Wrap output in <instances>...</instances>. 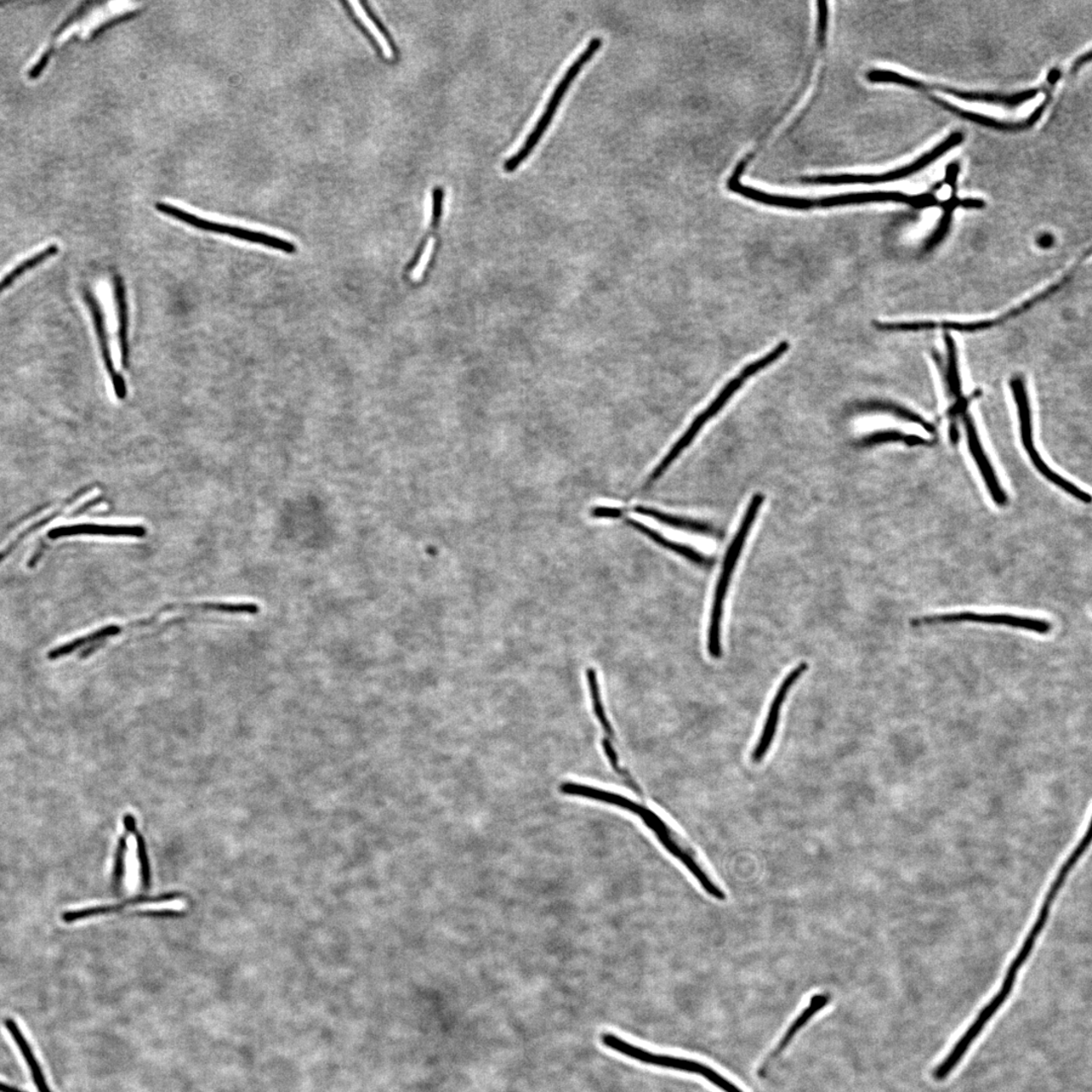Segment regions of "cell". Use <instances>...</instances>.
I'll return each mask as SVG.
<instances>
[{
	"instance_id": "26",
	"label": "cell",
	"mask_w": 1092,
	"mask_h": 1092,
	"mask_svg": "<svg viewBox=\"0 0 1092 1092\" xmlns=\"http://www.w3.org/2000/svg\"><path fill=\"white\" fill-rule=\"evenodd\" d=\"M946 344L948 349V372L947 383L949 391L956 397V401L963 399L962 391H961V382L959 378L957 351L954 340L949 335H946Z\"/></svg>"
},
{
	"instance_id": "24",
	"label": "cell",
	"mask_w": 1092,
	"mask_h": 1092,
	"mask_svg": "<svg viewBox=\"0 0 1092 1092\" xmlns=\"http://www.w3.org/2000/svg\"><path fill=\"white\" fill-rule=\"evenodd\" d=\"M860 409L864 410V411L889 412L893 415H895V416L897 417L902 418L904 420H907L909 421V422L919 424V426H921V428H924L926 431L930 432V434H935L936 432L935 426H932L931 423L926 422V421L921 418L920 416H919L918 414L909 411V410L906 408L895 405V403H884V402H871V403H864V405H861Z\"/></svg>"
},
{
	"instance_id": "3",
	"label": "cell",
	"mask_w": 1092,
	"mask_h": 1092,
	"mask_svg": "<svg viewBox=\"0 0 1092 1092\" xmlns=\"http://www.w3.org/2000/svg\"><path fill=\"white\" fill-rule=\"evenodd\" d=\"M789 349L790 344L787 341H782V343H779L775 349L769 352V354H767L764 357L760 358L758 361L750 362L749 366L744 367L743 371L739 373L737 377L733 378L731 382L725 386L724 390L719 392V395L715 397V400L711 403L703 412L699 414L695 419H694L689 428L684 432V434L681 436L680 440L675 443L674 446L670 449L667 455H665V457L661 460V463H659L656 466L655 470L652 471V474L647 477V480L645 482V490L651 488L653 483H655L659 477L665 473V470L672 465L675 460L680 457L682 452H684L687 447L690 446L699 432H701L703 428V426L707 424L711 418H713L716 414L720 412V410L724 408L726 405V403L731 400V397L735 395L739 389H741V386L746 383L748 379L758 373L761 371V369L771 366L773 362L777 361L779 358H781L785 354H786Z\"/></svg>"
},
{
	"instance_id": "13",
	"label": "cell",
	"mask_w": 1092,
	"mask_h": 1092,
	"mask_svg": "<svg viewBox=\"0 0 1092 1092\" xmlns=\"http://www.w3.org/2000/svg\"><path fill=\"white\" fill-rule=\"evenodd\" d=\"M807 669H809V664L805 662L800 663L798 667L794 668L792 672L785 676L781 685L779 686L778 691L772 701L770 709L767 711L763 731H761L759 741L756 743L753 750L752 756H750L754 763H761L767 752H769L774 738H775L776 736L783 705L785 701H786L790 690L792 689V687L796 684V682H798L800 676L806 672Z\"/></svg>"
},
{
	"instance_id": "2",
	"label": "cell",
	"mask_w": 1092,
	"mask_h": 1092,
	"mask_svg": "<svg viewBox=\"0 0 1092 1092\" xmlns=\"http://www.w3.org/2000/svg\"><path fill=\"white\" fill-rule=\"evenodd\" d=\"M618 809L627 810L640 819L642 823L655 835L664 849L678 860L682 866L697 880L701 889L714 900L724 901L726 895L699 858L697 852L669 826V823L648 807L637 804L625 796L619 795L616 802Z\"/></svg>"
},
{
	"instance_id": "10",
	"label": "cell",
	"mask_w": 1092,
	"mask_h": 1092,
	"mask_svg": "<svg viewBox=\"0 0 1092 1092\" xmlns=\"http://www.w3.org/2000/svg\"><path fill=\"white\" fill-rule=\"evenodd\" d=\"M1010 385L1012 391H1014L1017 409H1019L1022 443L1023 446H1025L1026 451L1029 455V458H1031L1033 464L1039 470L1040 473L1045 476L1046 479L1053 482L1055 485L1060 487L1068 494H1072L1073 497L1082 500V502L1089 504L1091 500L1090 494L1080 490V488L1073 485L1072 482L1063 479L1062 476L1054 473V471L1044 463V460L1040 458L1036 448L1034 446L1031 410H1029L1025 385H1023L1022 380L1020 378L1012 379Z\"/></svg>"
},
{
	"instance_id": "36",
	"label": "cell",
	"mask_w": 1092,
	"mask_h": 1092,
	"mask_svg": "<svg viewBox=\"0 0 1092 1092\" xmlns=\"http://www.w3.org/2000/svg\"><path fill=\"white\" fill-rule=\"evenodd\" d=\"M1038 243L1040 247H1050L1053 243V237L1049 234L1042 235L1039 238Z\"/></svg>"
},
{
	"instance_id": "15",
	"label": "cell",
	"mask_w": 1092,
	"mask_h": 1092,
	"mask_svg": "<svg viewBox=\"0 0 1092 1092\" xmlns=\"http://www.w3.org/2000/svg\"><path fill=\"white\" fill-rule=\"evenodd\" d=\"M830 999H832V998H830L828 993H818L813 995L809 1005H807L806 1008L800 1012L798 1016L796 1017L795 1021L789 1026L786 1033H785L781 1040H779L775 1048H774L771 1051V1053L766 1058L763 1065L760 1067V1077H765L767 1071H769V1067L772 1063L780 1057L784 1050L787 1048L790 1043H792L796 1034L801 1031V1028H804L807 1023L811 1021L813 1016H816L819 1011L826 1008V1006L829 1004Z\"/></svg>"
},
{
	"instance_id": "35",
	"label": "cell",
	"mask_w": 1092,
	"mask_h": 1092,
	"mask_svg": "<svg viewBox=\"0 0 1092 1092\" xmlns=\"http://www.w3.org/2000/svg\"><path fill=\"white\" fill-rule=\"evenodd\" d=\"M1090 60H1091V51H1089L1088 53H1086L1085 55H1083L1082 57H1079V58L1077 61H1075V64L1072 66V72L1077 71L1080 67L1083 66L1085 64H1088V62H1089Z\"/></svg>"
},
{
	"instance_id": "1",
	"label": "cell",
	"mask_w": 1092,
	"mask_h": 1092,
	"mask_svg": "<svg viewBox=\"0 0 1092 1092\" xmlns=\"http://www.w3.org/2000/svg\"><path fill=\"white\" fill-rule=\"evenodd\" d=\"M727 187L728 190L748 198V200L763 203L766 204V206L798 210L828 209L854 206V204L890 202L908 204L910 207L919 209L924 203V198L920 195L908 196L906 195V193L898 191L852 192L843 193V195L840 193V195L817 198H806L773 195V193L760 191L758 189H755V187L743 185L741 180L738 179H728Z\"/></svg>"
},
{
	"instance_id": "28",
	"label": "cell",
	"mask_w": 1092,
	"mask_h": 1092,
	"mask_svg": "<svg viewBox=\"0 0 1092 1092\" xmlns=\"http://www.w3.org/2000/svg\"><path fill=\"white\" fill-rule=\"evenodd\" d=\"M62 513H64V510L56 511L54 512L53 514L45 517V519L38 521L37 523H35V525H33L30 527L27 528L25 531H22L20 534V536L14 540V542H11L9 544L8 548H5L3 550L0 551V561H3L5 559V557H7L11 553H13V551L16 549V546H19L21 543L24 542V540L28 536H30V534L37 531L38 529L44 527V525L54 520L56 517H58Z\"/></svg>"
},
{
	"instance_id": "21",
	"label": "cell",
	"mask_w": 1092,
	"mask_h": 1092,
	"mask_svg": "<svg viewBox=\"0 0 1092 1092\" xmlns=\"http://www.w3.org/2000/svg\"><path fill=\"white\" fill-rule=\"evenodd\" d=\"M4 1026L8 1028L16 1046H19L21 1053L24 1057L28 1069H30L33 1083H35L39 1092H52L49 1089L47 1083H46L42 1068L39 1066L37 1058L33 1054L24 1034L21 1033L18 1023L13 1019H7L4 1021Z\"/></svg>"
},
{
	"instance_id": "14",
	"label": "cell",
	"mask_w": 1092,
	"mask_h": 1092,
	"mask_svg": "<svg viewBox=\"0 0 1092 1092\" xmlns=\"http://www.w3.org/2000/svg\"><path fill=\"white\" fill-rule=\"evenodd\" d=\"M84 300L87 301L93 320L96 334H98L99 343L100 346L102 358H104L105 366L107 373H109L113 390H115L118 399L124 400L127 396V386L124 378L117 372L115 364H113L109 338H107L106 327L105 323L104 312H102L99 300H96L94 294L85 289Z\"/></svg>"
},
{
	"instance_id": "18",
	"label": "cell",
	"mask_w": 1092,
	"mask_h": 1092,
	"mask_svg": "<svg viewBox=\"0 0 1092 1092\" xmlns=\"http://www.w3.org/2000/svg\"><path fill=\"white\" fill-rule=\"evenodd\" d=\"M963 415L969 449L972 455H974L978 468L981 471L984 482H986L994 502L998 506H1005L1008 503V497H1006L1005 493L1001 488L997 475L994 474L992 466L983 451L974 421H972L968 414L965 413Z\"/></svg>"
},
{
	"instance_id": "32",
	"label": "cell",
	"mask_w": 1092,
	"mask_h": 1092,
	"mask_svg": "<svg viewBox=\"0 0 1092 1092\" xmlns=\"http://www.w3.org/2000/svg\"><path fill=\"white\" fill-rule=\"evenodd\" d=\"M136 844H138V858H139V863L141 864L142 874H143L144 884L145 886H148V884H149V878H150L149 864H148L147 854H146L143 840H142L141 837H138V839H136Z\"/></svg>"
},
{
	"instance_id": "6",
	"label": "cell",
	"mask_w": 1092,
	"mask_h": 1092,
	"mask_svg": "<svg viewBox=\"0 0 1092 1092\" xmlns=\"http://www.w3.org/2000/svg\"><path fill=\"white\" fill-rule=\"evenodd\" d=\"M602 1043L607 1048L617 1052L631 1059L645 1063L647 1065L657 1067L673 1069V1071L701 1075L703 1078L708 1080L709 1083L718 1086L719 1089L725 1092H743L737 1086L727 1080L721 1074L716 1072L714 1069L707 1065H702L701 1062L686 1059L669 1055L653 1054L652 1052L640 1048L628 1042V1040L620 1039L611 1033L602 1034Z\"/></svg>"
},
{
	"instance_id": "11",
	"label": "cell",
	"mask_w": 1092,
	"mask_h": 1092,
	"mask_svg": "<svg viewBox=\"0 0 1092 1092\" xmlns=\"http://www.w3.org/2000/svg\"><path fill=\"white\" fill-rule=\"evenodd\" d=\"M960 622L999 625V627L1029 630L1040 635L1048 634L1052 629L1051 623L1043 619L1020 617L1010 616V614H983L975 612L949 613L941 614V616L914 618L910 622V625L913 628H920L928 627V625Z\"/></svg>"
},
{
	"instance_id": "27",
	"label": "cell",
	"mask_w": 1092,
	"mask_h": 1092,
	"mask_svg": "<svg viewBox=\"0 0 1092 1092\" xmlns=\"http://www.w3.org/2000/svg\"><path fill=\"white\" fill-rule=\"evenodd\" d=\"M587 680H588L589 689L591 692L592 702H593L595 715L597 716V719H598L603 727V730H604V731L607 733V736L613 737L612 727L610 724V721H608L607 716L605 714L604 707H603V703H602L601 695H600V688L598 684V680H597V675L594 669L589 668L587 670Z\"/></svg>"
},
{
	"instance_id": "17",
	"label": "cell",
	"mask_w": 1092,
	"mask_h": 1092,
	"mask_svg": "<svg viewBox=\"0 0 1092 1092\" xmlns=\"http://www.w3.org/2000/svg\"><path fill=\"white\" fill-rule=\"evenodd\" d=\"M934 100L937 105L943 107V109L949 111V112H952L953 115L958 116L961 118L967 119V121H970L972 123L980 124V126H983V127L992 128V129H995L998 130H1004V132H1017V130H1027L1028 128L1033 127L1034 124L1039 121V118L1042 117L1046 106L1049 105V102L1051 100V96L1050 95L1046 96V100L1043 102V104L1040 105L1038 107V109L1034 111L1031 116L1028 117V118L1022 122L998 121V119L997 118L984 116V115H981V113H977L974 112L959 109V107L955 106L951 104H949V102L943 101L942 100L934 99Z\"/></svg>"
},
{
	"instance_id": "16",
	"label": "cell",
	"mask_w": 1092,
	"mask_h": 1092,
	"mask_svg": "<svg viewBox=\"0 0 1092 1092\" xmlns=\"http://www.w3.org/2000/svg\"><path fill=\"white\" fill-rule=\"evenodd\" d=\"M146 533L147 529L142 525H104L83 523V525L51 529L48 537L53 540L78 536L142 538L146 536Z\"/></svg>"
},
{
	"instance_id": "19",
	"label": "cell",
	"mask_w": 1092,
	"mask_h": 1092,
	"mask_svg": "<svg viewBox=\"0 0 1092 1092\" xmlns=\"http://www.w3.org/2000/svg\"><path fill=\"white\" fill-rule=\"evenodd\" d=\"M631 510H633V512H634V513L636 514L650 517V519L653 520H657L659 523H663V525H668L670 527L682 529V531L701 533V534H704V536L714 537L719 538L721 537V533L719 531V529H716L713 525H708V523H705V522H701L698 520L688 519H684V517L664 513V512H661L657 509H653L650 507H645V506H635V507H634Z\"/></svg>"
},
{
	"instance_id": "37",
	"label": "cell",
	"mask_w": 1092,
	"mask_h": 1092,
	"mask_svg": "<svg viewBox=\"0 0 1092 1092\" xmlns=\"http://www.w3.org/2000/svg\"><path fill=\"white\" fill-rule=\"evenodd\" d=\"M0 1092H27V1091L14 1088V1086H9L8 1084L0 1083Z\"/></svg>"
},
{
	"instance_id": "20",
	"label": "cell",
	"mask_w": 1092,
	"mask_h": 1092,
	"mask_svg": "<svg viewBox=\"0 0 1092 1092\" xmlns=\"http://www.w3.org/2000/svg\"><path fill=\"white\" fill-rule=\"evenodd\" d=\"M627 523L628 525L634 528L635 531L641 532L644 536L652 539V542L663 546L664 549L673 551V553L676 555L684 556L685 559L689 560L694 562V564L702 567H709L713 564V560L711 559V557L699 553L697 549H694L693 548H690V546L674 542V540L664 537L661 533L653 531V529L646 526L644 523L630 519H627Z\"/></svg>"
},
{
	"instance_id": "30",
	"label": "cell",
	"mask_w": 1092,
	"mask_h": 1092,
	"mask_svg": "<svg viewBox=\"0 0 1092 1092\" xmlns=\"http://www.w3.org/2000/svg\"><path fill=\"white\" fill-rule=\"evenodd\" d=\"M129 847H130L129 880H130V886H134L136 884V875H138L136 874V871H138V864H139L138 863L139 862L138 861L139 860L138 844H136V839L135 835H132V837L129 839Z\"/></svg>"
},
{
	"instance_id": "31",
	"label": "cell",
	"mask_w": 1092,
	"mask_h": 1092,
	"mask_svg": "<svg viewBox=\"0 0 1092 1092\" xmlns=\"http://www.w3.org/2000/svg\"><path fill=\"white\" fill-rule=\"evenodd\" d=\"M126 850V841L124 838L119 839L116 854L115 871H113V883L118 887L121 884L124 872V855Z\"/></svg>"
},
{
	"instance_id": "5",
	"label": "cell",
	"mask_w": 1092,
	"mask_h": 1092,
	"mask_svg": "<svg viewBox=\"0 0 1092 1092\" xmlns=\"http://www.w3.org/2000/svg\"><path fill=\"white\" fill-rule=\"evenodd\" d=\"M602 38L595 37L591 39L587 47H585L583 52L578 56V58L573 62L572 65L568 67L564 76H562L560 82L556 84L548 104H546L544 107L542 116H540L537 119V123L536 124V126L533 127L531 132L528 134L525 143L522 144L519 151L515 152L513 155L505 161L504 170L506 173H514L515 170L519 169L520 165L531 155V153L534 149H536L540 140H542L546 130H548L550 126L551 122H553L555 113L557 110H559L561 101L564 100L565 95L568 89H570L574 79L578 77L579 72L583 70L585 64L593 59L596 53L602 48Z\"/></svg>"
},
{
	"instance_id": "23",
	"label": "cell",
	"mask_w": 1092,
	"mask_h": 1092,
	"mask_svg": "<svg viewBox=\"0 0 1092 1092\" xmlns=\"http://www.w3.org/2000/svg\"><path fill=\"white\" fill-rule=\"evenodd\" d=\"M58 252L59 247L53 244V246L45 248L42 252L32 256V258H27L26 261H22L21 264L15 267L13 270L8 273V275L0 281V294H2L5 288L10 287L11 284L24 275V273L33 270V267H36L37 265L44 263V261L52 258V256L58 253Z\"/></svg>"
},
{
	"instance_id": "33",
	"label": "cell",
	"mask_w": 1092,
	"mask_h": 1092,
	"mask_svg": "<svg viewBox=\"0 0 1092 1092\" xmlns=\"http://www.w3.org/2000/svg\"><path fill=\"white\" fill-rule=\"evenodd\" d=\"M602 746H603V749H604V752L606 755L608 756V759H610V764L613 767V769L616 770L618 774H620V775L624 776V772L622 770V767H620L618 764L617 754L616 750H614V748L612 747V744L610 742V739H607V738L603 739Z\"/></svg>"
},
{
	"instance_id": "12",
	"label": "cell",
	"mask_w": 1092,
	"mask_h": 1092,
	"mask_svg": "<svg viewBox=\"0 0 1092 1092\" xmlns=\"http://www.w3.org/2000/svg\"><path fill=\"white\" fill-rule=\"evenodd\" d=\"M1058 289H1059V287H1058V284L1055 283L1054 286H1052L1049 288H1046V291L1039 294L1038 295H1036V297H1034L1033 299L1027 300L1026 303H1023L1020 306H1017V308L1010 310V312H1006V314L1001 317H998L997 318H992V320H983V321L970 322V323H960V322H949V321H945V322L919 321V322H907V323H889L887 324L886 330L887 331H895V332L896 331L913 332V331H921V330H932V329L941 328L943 330H955V331H960V332H975V331H978V330H984V329H988V328L1000 325V324H1003L1005 321L1010 320V318L1019 316L1020 314H1022V312L1028 311L1029 308H1032L1034 305L1038 304L1039 301L1050 297V295L1052 294L1056 293Z\"/></svg>"
},
{
	"instance_id": "4",
	"label": "cell",
	"mask_w": 1092,
	"mask_h": 1092,
	"mask_svg": "<svg viewBox=\"0 0 1092 1092\" xmlns=\"http://www.w3.org/2000/svg\"><path fill=\"white\" fill-rule=\"evenodd\" d=\"M764 494H756L750 499L746 514L743 515L738 531L726 551L724 566H722L719 582L716 584L707 637V650L710 657L714 659H719L722 656L721 622L722 616H724L725 597L728 587H730L732 573L735 571L738 557L742 554L743 545L746 543L750 529H752L761 505L764 504Z\"/></svg>"
},
{
	"instance_id": "9",
	"label": "cell",
	"mask_w": 1092,
	"mask_h": 1092,
	"mask_svg": "<svg viewBox=\"0 0 1092 1092\" xmlns=\"http://www.w3.org/2000/svg\"><path fill=\"white\" fill-rule=\"evenodd\" d=\"M156 209L158 212L182 221V223L196 228V229L198 230L218 233V234L228 235L239 239V240L260 244V246L280 250V252L288 254H294L297 252V247H295L293 243L283 240V239L270 236L263 232L244 229V228L217 223V221L203 219L198 217L197 215H193L186 212L185 209L175 207L173 204L157 203Z\"/></svg>"
},
{
	"instance_id": "25",
	"label": "cell",
	"mask_w": 1092,
	"mask_h": 1092,
	"mask_svg": "<svg viewBox=\"0 0 1092 1092\" xmlns=\"http://www.w3.org/2000/svg\"><path fill=\"white\" fill-rule=\"evenodd\" d=\"M897 441L907 443L909 446L930 445V442L924 440V438L917 435H906L901 434V432L895 430L875 432V434L864 437L863 440L858 442V445H860V446H872L881 445V443Z\"/></svg>"
},
{
	"instance_id": "7",
	"label": "cell",
	"mask_w": 1092,
	"mask_h": 1092,
	"mask_svg": "<svg viewBox=\"0 0 1092 1092\" xmlns=\"http://www.w3.org/2000/svg\"><path fill=\"white\" fill-rule=\"evenodd\" d=\"M867 77L868 81L872 83H892L915 90H936L966 101L984 102V104L999 105L1008 107H1016L1025 104V102L1036 98L1040 91L1043 90L1042 88H1032L1014 94L966 91L943 87V85L925 83L917 81V79L901 76L900 73L884 70H871L868 73Z\"/></svg>"
},
{
	"instance_id": "22",
	"label": "cell",
	"mask_w": 1092,
	"mask_h": 1092,
	"mask_svg": "<svg viewBox=\"0 0 1092 1092\" xmlns=\"http://www.w3.org/2000/svg\"><path fill=\"white\" fill-rule=\"evenodd\" d=\"M113 288H115V298L118 311V343L119 350H121V361L124 368H129L130 366V347L128 341V305L126 300V289L123 278L119 276L113 277Z\"/></svg>"
},
{
	"instance_id": "8",
	"label": "cell",
	"mask_w": 1092,
	"mask_h": 1092,
	"mask_svg": "<svg viewBox=\"0 0 1092 1092\" xmlns=\"http://www.w3.org/2000/svg\"><path fill=\"white\" fill-rule=\"evenodd\" d=\"M964 141V135L960 132H955L943 140L925 155L920 156L912 164L906 167L892 170V172L881 174H834V175H818L813 178H804L802 182L806 185H874L883 184V182H892L901 180L907 176L913 175L919 172V170L929 167L930 164L936 161L937 159L946 155L947 152L952 150L956 146L960 145Z\"/></svg>"
},
{
	"instance_id": "34",
	"label": "cell",
	"mask_w": 1092,
	"mask_h": 1092,
	"mask_svg": "<svg viewBox=\"0 0 1092 1092\" xmlns=\"http://www.w3.org/2000/svg\"><path fill=\"white\" fill-rule=\"evenodd\" d=\"M984 206H986V203L982 200H978V198H965V200L960 201V207L965 209H981Z\"/></svg>"
},
{
	"instance_id": "29",
	"label": "cell",
	"mask_w": 1092,
	"mask_h": 1092,
	"mask_svg": "<svg viewBox=\"0 0 1092 1092\" xmlns=\"http://www.w3.org/2000/svg\"><path fill=\"white\" fill-rule=\"evenodd\" d=\"M118 908H119L118 906L117 907L110 906V907H96L84 908V909H79V910H72V912H67L62 914L61 919L62 920L65 921V923L71 924V923H74V921H76L79 919L93 918V917H96V915L116 912V910H118Z\"/></svg>"
}]
</instances>
